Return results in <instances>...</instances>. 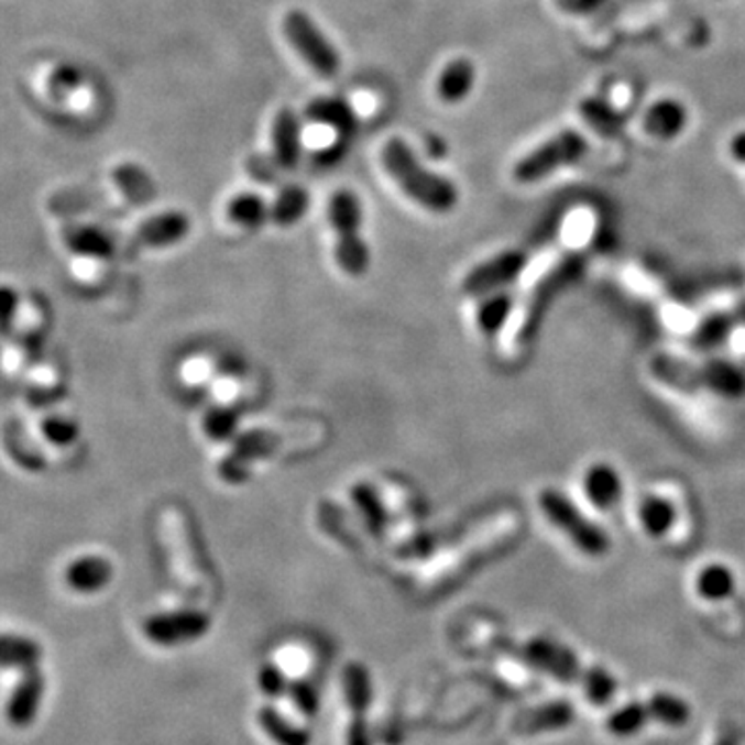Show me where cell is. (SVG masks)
Returning a JSON list of instances; mask_svg holds the SVG:
<instances>
[{
  "label": "cell",
  "instance_id": "obj_24",
  "mask_svg": "<svg viewBox=\"0 0 745 745\" xmlns=\"http://www.w3.org/2000/svg\"><path fill=\"white\" fill-rule=\"evenodd\" d=\"M650 711L646 702H627L624 706L615 709L607 716V731L611 735L620 737V739H627L638 735L646 727V723L650 721Z\"/></svg>",
  "mask_w": 745,
  "mask_h": 745
},
{
  "label": "cell",
  "instance_id": "obj_10",
  "mask_svg": "<svg viewBox=\"0 0 745 745\" xmlns=\"http://www.w3.org/2000/svg\"><path fill=\"white\" fill-rule=\"evenodd\" d=\"M208 627V617L199 611H174L147 620L145 634L157 644H176L204 636Z\"/></svg>",
  "mask_w": 745,
  "mask_h": 745
},
{
  "label": "cell",
  "instance_id": "obj_29",
  "mask_svg": "<svg viewBox=\"0 0 745 745\" xmlns=\"http://www.w3.org/2000/svg\"><path fill=\"white\" fill-rule=\"evenodd\" d=\"M40 698H42V677L34 673L28 677L25 683L15 692L11 704V719L19 725H25L34 716Z\"/></svg>",
  "mask_w": 745,
  "mask_h": 745
},
{
  "label": "cell",
  "instance_id": "obj_22",
  "mask_svg": "<svg viewBox=\"0 0 745 745\" xmlns=\"http://www.w3.org/2000/svg\"><path fill=\"white\" fill-rule=\"evenodd\" d=\"M646 704L653 721H659L667 727H686L692 719L690 702L673 692L653 693V698Z\"/></svg>",
  "mask_w": 745,
  "mask_h": 745
},
{
  "label": "cell",
  "instance_id": "obj_11",
  "mask_svg": "<svg viewBox=\"0 0 745 745\" xmlns=\"http://www.w3.org/2000/svg\"><path fill=\"white\" fill-rule=\"evenodd\" d=\"M690 122V112L683 102L676 98H660L648 106L642 119V127L650 138L659 141H673L679 138Z\"/></svg>",
  "mask_w": 745,
  "mask_h": 745
},
{
  "label": "cell",
  "instance_id": "obj_26",
  "mask_svg": "<svg viewBox=\"0 0 745 745\" xmlns=\"http://www.w3.org/2000/svg\"><path fill=\"white\" fill-rule=\"evenodd\" d=\"M580 683L584 688L587 700L592 706H599V709L607 706L609 702H613V698L617 695V690H620L617 677L609 673L605 667H599V665L587 669L580 677Z\"/></svg>",
  "mask_w": 745,
  "mask_h": 745
},
{
  "label": "cell",
  "instance_id": "obj_34",
  "mask_svg": "<svg viewBox=\"0 0 745 745\" xmlns=\"http://www.w3.org/2000/svg\"><path fill=\"white\" fill-rule=\"evenodd\" d=\"M607 2L609 0H555V7L568 15L587 18L599 13Z\"/></svg>",
  "mask_w": 745,
  "mask_h": 745
},
{
  "label": "cell",
  "instance_id": "obj_8",
  "mask_svg": "<svg viewBox=\"0 0 745 745\" xmlns=\"http://www.w3.org/2000/svg\"><path fill=\"white\" fill-rule=\"evenodd\" d=\"M522 653H524V660L530 667H535L540 673L554 677L559 683L580 681V677L584 673L572 648L551 638H535V640L526 642Z\"/></svg>",
  "mask_w": 745,
  "mask_h": 745
},
{
  "label": "cell",
  "instance_id": "obj_5",
  "mask_svg": "<svg viewBox=\"0 0 745 745\" xmlns=\"http://www.w3.org/2000/svg\"><path fill=\"white\" fill-rule=\"evenodd\" d=\"M284 35L295 48L296 54L311 67L319 77H336L342 67L340 54L326 34L317 28L305 11H288L284 18Z\"/></svg>",
  "mask_w": 745,
  "mask_h": 745
},
{
  "label": "cell",
  "instance_id": "obj_3",
  "mask_svg": "<svg viewBox=\"0 0 745 745\" xmlns=\"http://www.w3.org/2000/svg\"><path fill=\"white\" fill-rule=\"evenodd\" d=\"M328 213L330 224L338 234L336 260L340 270L348 276H363L369 267V249L359 234L363 222L359 197L352 191L333 193Z\"/></svg>",
  "mask_w": 745,
  "mask_h": 745
},
{
  "label": "cell",
  "instance_id": "obj_14",
  "mask_svg": "<svg viewBox=\"0 0 745 745\" xmlns=\"http://www.w3.org/2000/svg\"><path fill=\"white\" fill-rule=\"evenodd\" d=\"M63 243L81 258L106 260L114 255V237L98 226L69 224L63 228Z\"/></svg>",
  "mask_w": 745,
  "mask_h": 745
},
{
  "label": "cell",
  "instance_id": "obj_1",
  "mask_svg": "<svg viewBox=\"0 0 745 745\" xmlns=\"http://www.w3.org/2000/svg\"><path fill=\"white\" fill-rule=\"evenodd\" d=\"M382 162L385 173L420 208L435 213H450L458 206V187L450 178L427 171L404 139H390L383 145Z\"/></svg>",
  "mask_w": 745,
  "mask_h": 745
},
{
  "label": "cell",
  "instance_id": "obj_33",
  "mask_svg": "<svg viewBox=\"0 0 745 745\" xmlns=\"http://www.w3.org/2000/svg\"><path fill=\"white\" fill-rule=\"evenodd\" d=\"M37 657H40V648L35 642L21 638V636L4 638V662L7 665H18V662L34 665Z\"/></svg>",
  "mask_w": 745,
  "mask_h": 745
},
{
  "label": "cell",
  "instance_id": "obj_12",
  "mask_svg": "<svg viewBox=\"0 0 745 745\" xmlns=\"http://www.w3.org/2000/svg\"><path fill=\"white\" fill-rule=\"evenodd\" d=\"M582 489L589 502L599 510L617 507L624 500V479L620 470L607 462H596L584 472Z\"/></svg>",
  "mask_w": 745,
  "mask_h": 745
},
{
  "label": "cell",
  "instance_id": "obj_38",
  "mask_svg": "<svg viewBox=\"0 0 745 745\" xmlns=\"http://www.w3.org/2000/svg\"><path fill=\"white\" fill-rule=\"evenodd\" d=\"M712 745H742L739 744V737L733 733V731H723Z\"/></svg>",
  "mask_w": 745,
  "mask_h": 745
},
{
  "label": "cell",
  "instance_id": "obj_7",
  "mask_svg": "<svg viewBox=\"0 0 745 745\" xmlns=\"http://www.w3.org/2000/svg\"><path fill=\"white\" fill-rule=\"evenodd\" d=\"M526 267V255L522 251L507 249L500 255L472 267L462 280V293L469 296H485L502 293L507 284L521 277Z\"/></svg>",
  "mask_w": 745,
  "mask_h": 745
},
{
  "label": "cell",
  "instance_id": "obj_15",
  "mask_svg": "<svg viewBox=\"0 0 745 745\" xmlns=\"http://www.w3.org/2000/svg\"><path fill=\"white\" fill-rule=\"evenodd\" d=\"M573 719H576V709L572 702L557 700V702H549L533 711L524 712L514 723V727L521 733H551V731H563L570 727Z\"/></svg>",
  "mask_w": 745,
  "mask_h": 745
},
{
  "label": "cell",
  "instance_id": "obj_37",
  "mask_svg": "<svg viewBox=\"0 0 745 745\" xmlns=\"http://www.w3.org/2000/svg\"><path fill=\"white\" fill-rule=\"evenodd\" d=\"M728 150H731V156L735 157L737 162L745 164V131L737 133L735 138L731 139Z\"/></svg>",
  "mask_w": 745,
  "mask_h": 745
},
{
  "label": "cell",
  "instance_id": "obj_19",
  "mask_svg": "<svg viewBox=\"0 0 745 745\" xmlns=\"http://www.w3.org/2000/svg\"><path fill=\"white\" fill-rule=\"evenodd\" d=\"M693 589H695L700 599H704L709 603H721V601H727L735 594L737 576L725 563L712 561L698 572Z\"/></svg>",
  "mask_w": 745,
  "mask_h": 745
},
{
  "label": "cell",
  "instance_id": "obj_31",
  "mask_svg": "<svg viewBox=\"0 0 745 745\" xmlns=\"http://www.w3.org/2000/svg\"><path fill=\"white\" fill-rule=\"evenodd\" d=\"M204 431L213 441H224L237 431V415L224 406L211 408L204 418Z\"/></svg>",
  "mask_w": 745,
  "mask_h": 745
},
{
  "label": "cell",
  "instance_id": "obj_36",
  "mask_svg": "<svg viewBox=\"0 0 745 745\" xmlns=\"http://www.w3.org/2000/svg\"><path fill=\"white\" fill-rule=\"evenodd\" d=\"M293 693H295V695H293V698H295V704L300 711L305 712V714H309V716L317 714V693L313 692L311 686H307V683L296 686Z\"/></svg>",
  "mask_w": 745,
  "mask_h": 745
},
{
  "label": "cell",
  "instance_id": "obj_21",
  "mask_svg": "<svg viewBox=\"0 0 745 745\" xmlns=\"http://www.w3.org/2000/svg\"><path fill=\"white\" fill-rule=\"evenodd\" d=\"M580 117L590 129L605 139L620 138L624 133L625 119L615 106L605 98H587L580 106Z\"/></svg>",
  "mask_w": 745,
  "mask_h": 745
},
{
  "label": "cell",
  "instance_id": "obj_28",
  "mask_svg": "<svg viewBox=\"0 0 745 745\" xmlns=\"http://www.w3.org/2000/svg\"><path fill=\"white\" fill-rule=\"evenodd\" d=\"M512 313V298L505 293H497L485 298L476 311V324L486 336L500 333L503 324Z\"/></svg>",
  "mask_w": 745,
  "mask_h": 745
},
{
  "label": "cell",
  "instance_id": "obj_17",
  "mask_svg": "<svg viewBox=\"0 0 745 745\" xmlns=\"http://www.w3.org/2000/svg\"><path fill=\"white\" fill-rule=\"evenodd\" d=\"M476 84V67L470 58L450 61L437 81V94L446 105H460L469 98Z\"/></svg>",
  "mask_w": 745,
  "mask_h": 745
},
{
  "label": "cell",
  "instance_id": "obj_4",
  "mask_svg": "<svg viewBox=\"0 0 745 745\" xmlns=\"http://www.w3.org/2000/svg\"><path fill=\"white\" fill-rule=\"evenodd\" d=\"M589 152V139L576 129H563L521 157L514 166V178L521 185H535L557 171L584 160Z\"/></svg>",
  "mask_w": 745,
  "mask_h": 745
},
{
  "label": "cell",
  "instance_id": "obj_6",
  "mask_svg": "<svg viewBox=\"0 0 745 745\" xmlns=\"http://www.w3.org/2000/svg\"><path fill=\"white\" fill-rule=\"evenodd\" d=\"M300 435L303 434H298V431H295V434H282V431L276 434V431H263V429L244 434L243 437H239L234 448L228 451V456L220 462L218 472H220L222 481L228 485H241L249 479L251 470L260 460L272 458L274 453L282 450L284 443L298 441Z\"/></svg>",
  "mask_w": 745,
  "mask_h": 745
},
{
  "label": "cell",
  "instance_id": "obj_23",
  "mask_svg": "<svg viewBox=\"0 0 745 745\" xmlns=\"http://www.w3.org/2000/svg\"><path fill=\"white\" fill-rule=\"evenodd\" d=\"M226 218L243 228H260L272 218V208L265 206L258 193H241L228 201Z\"/></svg>",
  "mask_w": 745,
  "mask_h": 745
},
{
  "label": "cell",
  "instance_id": "obj_9",
  "mask_svg": "<svg viewBox=\"0 0 745 745\" xmlns=\"http://www.w3.org/2000/svg\"><path fill=\"white\" fill-rule=\"evenodd\" d=\"M191 230V220L183 211H164L154 218H147L145 222L135 228L131 237V253L139 249H162L171 244L180 243L187 239Z\"/></svg>",
  "mask_w": 745,
  "mask_h": 745
},
{
  "label": "cell",
  "instance_id": "obj_16",
  "mask_svg": "<svg viewBox=\"0 0 745 745\" xmlns=\"http://www.w3.org/2000/svg\"><path fill=\"white\" fill-rule=\"evenodd\" d=\"M65 580L75 592L91 594L110 584L112 566L106 557H100V555H84V557H77L67 568Z\"/></svg>",
  "mask_w": 745,
  "mask_h": 745
},
{
  "label": "cell",
  "instance_id": "obj_13",
  "mask_svg": "<svg viewBox=\"0 0 745 745\" xmlns=\"http://www.w3.org/2000/svg\"><path fill=\"white\" fill-rule=\"evenodd\" d=\"M272 141H274L277 166L284 171H293L300 160V147H303L300 121L295 110L291 108L277 110L274 129H272Z\"/></svg>",
  "mask_w": 745,
  "mask_h": 745
},
{
  "label": "cell",
  "instance_id": "obj_25",
  "mask_svg": "<svg viewBox=\"0 0 745 745\" xmlns=\"http://www.w3.org/2000/svg\"><path fill=\"white\" fill-rule=\"evenodd\" d=\"M309 209V193L303 187H284L277 193L276 201L272 206V220L277 226H293L307 213Z\"/></svg>",
  "mask_w": 745,
  "mask_h": 745
},
{
  "label": "cell",
  "instance_id": "obj_27",
  "mask_svg": "<svg viewBox=\"0 0 745 745\" xmlns=\"http://www.w3.org/2000/svg\"><path fill=\"white\" fill-rule=\"evenodd\" d=\"M706 382L712 390L727 399L742 398L745 394V375L731 363H714L709 366Z\"/></svg>",
  "mask_w": 745,
  "mask_h": 745
},
{
  "label": "cell",
  "instance_id": "obj_2",
  "mask_svg": "<svg viewBox=\"0 0 745 745\" xmlns=\"http://www.w3.org/2000/svg\"><path fill=\"white\" fill-rule=\"evenodd\" d=\"M538 510L543 518L557 528L573 547L587 557H605L611 551L607 533L584 516V512L561 491L543 489L538 493Z\"/></svg>",
  "mask_w": 745,
  "mask_h": 745
},
{
  "label": "cell",
  "instance_id": "obj_30",
  "mask_svg": "<svg viewBox=\"0 0 745 745\" xmlns=\"http://www.w3.org/2000/svg\"><path fill=\"white\" fill-rule=\"evenodd\" d=\"M261 723H263V728L276 739L277 744H309V735H307V733H303L300 728L293 727L286 719H280L276 711H272V709H263V711H261Z\"/></svg>",
  "mask_w": 745,
  "mask_h": 745
},
{
  "label": "cell",
  "instance_id": "obj_35",
  "mask_svg": "<svg viewBox=\"0 0 745 745\" xmlns=\"http://www.w3.org/2000/svg\"><path fill=\"white\" fill-rule=\"evenodd\" d=\"M260 686L261 690L267 693V695L276 698L277 693L284 692V688H286V681H284V673H282V671H280L277 667H272V665H267V667H263V669H261Z\"/></svg>",
  "mask_w": 745,
  "mask_h": 745
},
{
  "label": "cell",
  "instance_id": "obj_18",
  "mask_svg": "<svg viewBox=\"0 0 745 745\" xmlns=\"http://www.w3.org/2000/svg\"><path fill=\"white\" fill-rule=\"evenodd\" d=\"M112 180H114L117 189L121 193L122 199L129 206H133V208L147 206L156 197V185H154L152 176L145 173L139 164H133V162L119 164L112 171Z\"/></svg>",
  "mask_w": 745,
  "mask_h": 745
},
{
  "label": "cell",
  "instance_id": "obj_32",
  "mask_svg": "<svg viewBox=\"0 0 745 745\" xmlns=\"http://www.w3.org/2000/svg\"><path fill=\"white\" fill-rule=\"evenodd\" d=\"M42 434L54 446H69L77 437V425L67 416H48L42 420Z\"/></svg>",
  "mask_w": 745,
  "mask_h": 745
},
{
  "label": "cell",
  "instance_id": "obj_20",
  "mask_svg": "<svg viewBox=\"0 0 745 745\" xmlns=\"http://www.w3.org/2000/svg\"><path fill=\"white\" fill-rule=\"evenodd\" d=\"M638 522L642 533L650 538H665L677 524V510L673 503L660 495H646L638 503Z\"/></svg>",
  "mask_w": 745,
  "mask_h": 745
}]
</instances>
